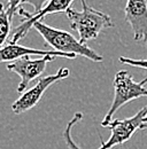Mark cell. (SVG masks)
<instances>
[{"instance_id": "6da1fadb", "label": "cell", "mask_w": 147, "mask_h": 149, "mask_svg": "<svg viewBox=\"0 0 147 149\" xmlns=\"http://www.w3.org/2000/svg\"><path fill=\"white\" fill-rule=\"evenodd\" d=\"M34 29L43 37V39L45 40V44L51 46L54 51L68 54V55H73L75 57L78 55L83 56L93 62L104 61L102 55L98 54L86 44L82 42L79 39L75 38L71 33L64 30L47 25L41 21L34 24Z\"/></svg>"}, {"instance_id": "7a4b0ae2", "label": "cell", "mask_w": 147, "mask_h": 149, "mask_svg": "<svg viewBox=\"0 0 147 149\" xmlns=\"http://www.w3.org/2000/svg\"><path fill=\"white\" fill-rule=\"evenodd\" d=\"M83 9L69 8L66 14L70 22V28L78 33V39L86 44V41L97 39L100 32L107 28H113L114 22L104 12H100L88 5L86 0H80Z\"/></svg>"}, {"instance_id": "3957f363", "label": "cell", "mask_w": 147, "mask_h": 149, "mask_svg": "<svg viewBox=\"0 0 147 149\" xmlns=\"http://www.w3.org/2000/svg\"><path fill=\"white\" fill-rule=\"evenodd\" d=\"M146 84L147 77L141 81H134L133 77L129 71L127 70L117 71L113 81V86H114L113 102L101 122V126L108 127L113 120V116L115 115V112L128 102L143 96H147Z\"/></svg>"}, {"instance_id": "277c9868", "label": "cell", "mask_w": 147, "mask_h": 149, "mask_svg": "<svg viewBox=\"0 0 147 149\" xmlns=\"http://www.w3.org/2000/svg\"><path fill=\"white\" fill-rule=\"evenodd\" d=\"M108 127L110 129L109 139L105 142L102 141L98 149H110L115 146L123 145L128 142L137 131L147 129V106L132 117L111 120Z\"/></svg>"}, {"instance_id": "5b68a950", "label": "cell", "mask_w": 147, "mask_h": 149, "mask_svg": "<svg viewBox=\"0 0 147 149\" xmlns=\"http://www.w3.org/2000/svg\"><path fill=\"white\" fill-rule=\"evenodd\" d=\"M69 74H70V70L68 68H60L55 74H48L38 79L37 84H35L31 88H28L24 93H22V95L18 100L14 101V103L12 104L13 112L16 115H21L23 112L35 108L51 85L68 78Z\"/></svg>"}, {"instance_id": "8992f818", "label": "cell", "mask_w": 147, "mask_h": 149, "mask_svg": "<svg viewBox=\"0 0 147 149\" xmlns=\"http://www.w3.org/2000/svg\"><path fill=\"white\" fill-rule=\"evenodd\" d=\"M55 56H40L38 58H30V56H25L8 63L7 70L15 72L21 78L16 88L18 93H24L34 80L40 79L41 74L46 70L47 63L52 62Z\"/></svg>"}, {"instance_id": "52a82bcc", "label": "cell", "mask_w": 147, "mask_h": 149, "mask_svg": "<svg viewBox=\"0 0 147 149\" xmlns=\"http://www.w3.org/2000/svg\"><path fill=\"white\" fill-rule=\"evenodd\" d=\"M75 0H50L39 13H30L22 7L18 8L16 14L22 16L23 21L18 26L15 28L10 42L18 44V41L23 39L30 31V29L34 28V24L37 22H40L45 16L56 13H66L70 8V5Z\"/></svg>"}, {"instance_id": "ba28073f", "label": "cell", "mask_w": 147, "mask_h": 149, "mask_svg": "<svg viewBox=\"0 0 147 149\" xmlns=\"http://www.w3.org/2000/svg\"><path fill=\"white\" fill-rule=\"evenodd\" d=\"M124 15L132 29L133 39L143 41L147 48V0H128Z\"/></svg>"}, {"instance_id": "9c48e42d", "label": "cell", "mask_w": 147, "mask_h": 149, "mask_svg": "<svg viewBox=\"0 0 147 149\" xmlns=\"http://www.w3.org/2000/svg\"><path fill=\"white\" fill-rule=\"evenodd\" d=\"M55 56V57H64V58H69L74 60L75 56L68 55L57 51H43V49H36V48H31V47H27V46H22L18 44H13L9 42L5 46H2L0 48V63L2 62H14L18 58L25 57V56Z\"/></svg>"}, {"instance_id": "30bf717a", "label": "cell", "mask_w": 147, "mask_h": 149, "mask_svg": "<svg viewBox=\"0 0 147 149\" xmlns=\"http://www.w3.org/2000/svg\"><path fill=\"white\" fill-rule=\"evenodd\" d=\"M12 19L8 15L7 6L0 2V48L5 46V42L10 35Z\"/></svg>"}, {"instance_id": "8fae6325", "label": "cell", "mask_w": 147, "mask_h": 149, "mask_svg": "<svg viewBox=\"0 0 147 149\" xmlns=\"http://www.w3.org/2000/svg\"><path fill=\"white\" fill-rule=\"evenodd\" d=\"M82 119H83V113H82V112H76V113L73 116V118L68 122L67 126H66L64 130H63L62 138H63V140H64L67 147H68L69 149H82L76 142H75V140H74L73 136H71L73 127L78 123V122H80Z\"/></svg>"}, {"instance_id": "7c38bea8", "label": "cell", "mask_w": 147, "mask_h": 149, "mask_svg": "<svg viewBox=\"0 0 147 149\" xmlns=\"http://www.w3.org/2000/svg\"><path fill=\"white\" fill-rule=\"evenodd\" d=\"M118 61L122 64H127V65L147 70V60H134V58H130V57H125V56H120Z\"/></svg>"}, {"instance_id": "4fadbf2b", "label": "cell", "mask_w": 147, "mask_h": 149, "mask_svg": "<svg viewBox=\"0 0 147 149\" xmlns=\"http://www.w3.org/2000/svg\"><path fill=\"white\" fill-rule=\"evenodd\" d=\"M24 0H7V12L10 19H13L14 15L18 13V9L20 8V5L23 3Z\"/></svg>"}, {"instance_id": "5bb4252c", "label": "cell", "mask_w": 147, "mask_h": 149, "mask_svg": "<svg viewBox=\"0 0 147 149\" xmlns=\"http://www.w3.org/2000/svg\"><path fill=\"white\" fill-rule=\"evenodd\" d=\"M50 0H24L23 3H29L34 8V12L32 13H39L44 7L45 5Z\"/></svg>"}]
</instances>
